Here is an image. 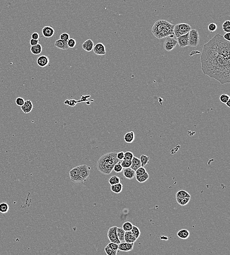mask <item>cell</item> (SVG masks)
Returning a JSON list of instances; mask_svg holds the SVG:
<instances>
[{"label":"cell","mask_w":230,"mask_h":255,"mask_svg":"<svg viewBox=\"0 0 230 255\" xmlns=\"http://www.w3.org/2000/svg\"><path fill=\"white\" fill-rule=\"evenodd\" d=\"M135 139V134L134 132L133 131L127 132L124 137V139L125 142L128 143L133 142Z\"/></svg>","instance_id":"cell-21"},{"label":"cell","mask_w":230,"mask_h":255,"mask_svg":"<svg viewBox=\"0 0 230 255\" xmlns=\"http://www.w3.org/2000/svg\"><path fill=\"white\" fill-rule=\"evenodd\" d=\"M222 29L223 31L225 32L226 33L227 32H230V20H227L226 21H225L222 26Z\"/></svg>","instance_id":"cell-31"},{"label":"cell","mask_w":230,"mask_h":255,"mask_svg":"<svg viewBox=\"0 0 230 255\" xmlns=\"http://www.w3.org/2000/svg\"><path fill=\"white\" fill-rule=\"evenodd\" d=\"M131 231L132 232V234H133V235L135 236V238H137V239L139 238V236L141 235V231L137 226L133 225L132 230Z\"/></svg>","instance_id":"cell-33"},{"label":"cell","mask_w":230,"mask_h":255,"mask_svg":"<svg viewBox=\"0 0 230 255\" xmlns=\"http://www.w3.org/2000/svg\"><path fill=\"white\" fill-rule=\"evenodd\" d=\"M31 37H32V39H35V40H39V34L38 32H34L33 34H32Z\"/></svg>","instance_id":"cell-48"},{"label":"cell","mask_w":230,"mask_h":255,"mask_svg":"<svg viewBox=\"0 0 230 255\" xmlns=\"http://www.w3.org/2000/svg\"><path fill=\"white\" fill-rule=\"evenodd\" d=\"M123 185L121 183L111 185V190L115 193L119 194L121 193L123 190Z\"/></svg>","instance_id":"cell-22"},{"label":"cell","mask_w":230,"mask_h":255,"mask_svg":"<svg viewBox=\"0 0 230 255\" xmlns=\"http://www.w3.org/2000/svg\"><path fill=\"white\" fill-rule=\"evenodd\" d=\"M117 228V227L116 226H113L110 228L107 232V236L109 238V240L111 241V242L119 244L120 241L118 238Z\"/></svg>","instance_id":"cell-7"},{"label":"cell","mask_w":230,"mask_h":255,"mask_svg":"<svg viewBox=\"0 0 230 255\" xmlns=\"http://www.w3.org/2000/svg\"><path fill=\"white\" fill-rule=\"evenodd\" d=\"M141 166L140 159L137 157L134 156L132 160V165L131 166V168L134 170L135 171L137 170Z\"/></svg>","instance_id":"cell-20"},{"label":"cell","mask_w":230,"mask_h":255,"mask_svg":"<svg viewBox=\"0 0 230 255\" xmlns=\"http://www.w3.org/2000/svg\"><path fill=\"white\" fill-rule=\"evenodd\" d=\"M133 227V225L130 222L127 221L125 222L122 225V229L125 230V232L131 231L132 230Z\"/></svg>","instance_id":"cell-32"},{"label":"cell","mask_w":230,"mask_h":255,"mask_svg":"<svg viewBox=\"0 0 230 255\" xmlns=\"http://www.w3.org/2000/svg\"><path fill=\"white\" fill-rule=\"evenodd\" d=\"M123 174L125 178L129 179H133L135 176V171L131 167L123 168Z\"/></svg>","instance_id":"cell-16"},{"label":"cell","mask_w":230,"mask_h":255,"mask_svg":"<svg viewBox=\"0 0 230 255\" xmlns=\"http://www.w3.org/2000/svg\"><path fill=\"white\" fill-rule=\"evenodd\" d=\"M176 197H191V195L186 191L181 190L177 192Z\"/></svg>","instance_id":"cell-34"},{"label":"cell","mask_w":230,"mask_h":255,"mask_svg":"<svg viewBox=\"0 0 230 255\" xmlns=\"http://www.w3.org/2000/svg\"><path fill=\"white\" fill-rule=\"evenodd\" d=\"M139 159H140V160H141V166L144 167V166H146L148 163H149L150 158L149 157L147 156L146 155H142L141 156Z\"/></svg>","instance_id":"cell-28"},{"label":"cell","mask_w":230,"mask_h":255,"mask_svg":"<svg viewBox=\"0 0 230 255\" xmlns=\"http://www.w3.org/2000/svg\"><path fill=\"white\" fill-rule=\"evenodd\" d=\"M220 101L223 103V104H226V102L230 99V97L229 95L226 94H222L220 95Z\"/></svg>","instance_id":"cell-37"},{"label":"cell","mask_w":230,"mask_h":255,"mask_svg":"<svg viewBox=\"0 0 230 255\" xmlns=\"http://www.w3.org/2000/svg\"><path fill=\"white\" fill-rule=\"evenodd\" d=\"M93 52L96 55L103 56L106 54V49L103 43L99 42L97 43L93 48Z\"/></svg>","instance_id":"cell-9"},{"label":"cell","mask_w":230,"mask_h":255,"mask_svg":"<svg viewBox=\"0 0 230 255\" xmlns=\"http://www.w3.org/2000/svg\"><path fill=\"white\" fill-rule=\"evenodd\" d=\"M174 26L167 20H158L152 26V32L155 37L160 39L168 36L174 37Z\"/></svg>","instance_id":"cell-3"},{"label":"cell","mask_w":230,"mask_h":255,"mask_svg":"<svg viewBox=\"0 0 230 255\" xmlns=\"http://www.w3.org/2000/svg\"><path fill=\"white\" fill-rule=\"evenodd\" d=\"M9 205L6 203H2L0 204V213H7L9 210Z\"/></svg>","instance_id":"cell-30"},{"label":"cell","mask_w":230,"mask_h":255,"mask_svg":"<svg viewBox=\"0 0 230 255\" xmlns=\"http://www.w3.org/2000/svg\"><path fill=\"white\" fill-rule=\"evenodd\" d=\"M217 28V26L215 23H210L209 25L208 26V30H209V32H215Z\"/></svg>","instance_id":"cell-42"},{"label":"cell","mask_w":230,"mask_h":255,"mask_svg":"<svg viewBox=\"0 0 230 255\" xmlns=\"http://www.w3.org/2000/svg\"><path fill=\"white\" fill-rule=\"evenodd\" d=\"M67 43L69 48H73L76 45V41L75 39L70 38L67 41Z\"/></svg>","instance_id":"cell-41"},{"label":"cell","mask_w":230,"mask_h":255,"mask_svg":"<svg viewBox=\"0 0 230 255\" xmlns=\"http://www.w3.org/2000/svg\"><path fill=\"white\" fill-rule=\"evenodd\" d=\"M192 30L191 26L187 23H179L175 25L174 27V33L176 37L188 34Z\"/></svg>","instance_id":"cell-4"},{"label":"cell","mask_w":230,"mask_h":255,"mask_svg":"<svg viewBox=\"0 0 230 255\" xmlns=\"http://www.w3.org/2000/svg\"><path fill=\"white\" fill-rule=\"evenodd\" d=\"M134 243L120 242L118 244V250L121 251L129 252L134 248Z\"/></svg>","instance_id":"cell-11"},{"label":"cell","mask_w":230,"mask_h":255,"mask_svg":"<svg viewBox=\"0 0 230 255\" xmlns=\"http://www.w3.org/2000/svg\"><path fill=\"white\" fill-rule=\"evenodd\" d=\"M199 43V34L196 30H191L188 32V46L195 47Z\"/></svg>","instance_id":"cell-5"},{"label":"cell","mask_w":230,"mask_h":255,"mask_svg":"<svg viewBox=\"0 0 230 255\" xmlns=\"http://www.w3.org/2000/svg\"><path fill=\"white\" fill-rule=\"evenodd\" d=\"M67 41H65L61 40L60 39H58L55 41L54 46L60 49L67 50H69V48L67 45Z\"/></svg>","instance_id":"cell-18"},{"label":"cell","mask_w":230,"mask_h":255,"mask_svg":"<svg viewBox=\"0 0 230 255\" xmlns=\"http://www.w3.org/2000/svg\"><path fill=\"white\" fill-rule=\"evenodd\" d=\"M124 157V152L122 151L117 153V158L119 160H123Z\"/></svg>","instance_id":"cell-46"},{"label":"cell","mask_w":230,"mask_h":255,"mask_svg":"<svg viewBox=\"0 0 230 255\" xmlns=\"http://www.w3.org/2000/svg\"><path fill=\"white\" fill-rule=\"evenodd\" d=\"M79 174L84 181L88 178L90 175V168L86 165L78 166Z\"/></svg>","instance_id":"cell-10"},{"label":"cell","mask_w":230,"mask_h":255,"mask_svg":"<svg viewBox=\"0 0 230 255\" xmlns=\"http://www.w3.org/2000/svg\"><path fill=\"white\" fill-rule=\"evenodd\" d=\"M225 104L226 105V106H227L228 107H230V99H229V100L226 102V103Z\"/></svg>","instance_id":"cell-50"},{"label":"cell","mask_w":230,"mask_h":255,"mask_svg":"<svg viewBox=\"0 0 230 255\" xmlns=\"http://www.w3.org/2000/svg\"><path fill=\"white\" fill-rule=\"evenodd\" d=\"M69 38H70V35L67 32H64L60 35V39L62 40L67 41Z\"/></svg>","instance_id":"cell-44"},{"label":"cell","mask_w":230,"mask_h":255,"mask_svg":"<svg viewBox=\"0 0 230 255\" xmlns=\"http://www.w3.org/2000/svg\"><path fill=\"white\" fill-rule=\"evenodd\" d=\"M146 172H147V171H146V170L145 169V168L144 167L141 166V167L139 168L137 170L135 171V175H137V176H141V175H142L144 174Z\"/></svg>","instance_id":"cell-39"},{"label":"cell","mask_w":230,"mask_h":255,"mask_svg":"<svg viewBox=\"0 0 230 255\" xmlns=\"http://www.w3.org/2000/svg\"><path fill=\"white\" fill-rule=\"evenodd\" d=\"M94 46V42L90 39H88L86 41H85L82 44V48L83 49L87 52H91L93 50Z\"/></svg>","instance_id":"cell-17"},{"label":"cell","mask_w":230,"mask_h":255,"mask_svg":"<svg viewBox=\"0 0 230 255\" xmlns=\"http://www.w3.org/2000/svg\"><path fill=\"white\" fill-rule=\"evenodd\" d=\"M34 107L32 101L30 100L25 101L23 106H21V110L25 114H28L30 113Z\"/></svg>","instance_id":"cell-13"},{"label":"cell","mask_w":230,"mask_h":255,"mask_svg":"<svg viewBox=\"0 0 230 255\" xmlns=\"http://www.w3.org/2000/svg\"><path fill=\"white\" fill-rule=\"evenodd\" d=\"M25 100L23 98H22V97H18L15 100V103H16V105L18 106L21 107V106H23V105H24V103H25Z\"/></svg>","instance_id":"cell-43"},{"label":"cell","mask_w":230,"mask_h":255,"mask_svg":"<svg viewBox=\"0 0 230 255\" xmlns=\"http://www.w3.org/2000/svg\"><path fill=\"white\" fill-rule=\"evenodd\" d=\"M177 44V41L174 38V37L168 36L166 37L164 43L163 47L167 52H170L174 49Z\"/></svg>","instance_id":"cell-8"},{"label":"cell","mask_w":230,"mask_h":255,"mask_svg":"<svg viewBox=\"0 0 230 255\" xmlns=\"http://www.w3.org/2000/svg\"><path fill=\"white\" fill-rule=\"evenodd\" d=\"M178 203L182 206H184L188 204L191 197H176Z\"/></svg>","instance_id":"cell-25"},{"label":"cell","mask_w":230,"mask_h":255,"mask_svg":"<svg viewBox=\"0 0 230 255\" xmlns=\"http://www.w3.org/2000/svg\"><path fill=\"white\" fill-rule=\"evenodd\" d=\"M39 42V40H35V39L32 38L30 40V45H31V46H34V45H37V44H38Z\"/></svg>","instance_id":"cell-47"},{"label":"cell","mask_w":230,"mask_h":255,"mask_svg":"<svg viewBox=\"0 0 230 255\" xmlns=\"http://www.w3.org/2000/svg\"><path fill=\"white\" fill-rule=\"evenodd\" d=\"M230 32H227V33H226L224 35H223V37L225 39V40H226L227 41H230Z\"/></svg>","instance_id":"cell-49"},{"label":"cell","mask_w":230,"mask_h":255,"mask_svg":"<svg viewBox=\"0 0 230 255\" xmlns=\"http://www.w3.org/2000/svg\"><path fill=\"white\" fill-rule=\"evenodd\" d=\"M117 153L115 152L107 153L101 157L97 164V169L99 172L107 175L111 174L114 166L121 162L117 158Z\"/></svg>","instance_id":"cell-2"},{"label":"cell","mask_w":230,"mask_h":255,"mask_svg":"<svg viewBox=\"0 0 230 255\" xmlns=\"http://www.w3.org/2000/svg\"><path fill=\"white\" fill-rule=\"evenodd\" d=\"M107 245L109 247H111V249H113V250L117 252V250H118V244L113 242H111Z\"/></svg>","instance_id":"cell-45"},{"label":"cell","mask_w":230,"mask_h":255,"mask_svg":"<svg viewBox=\"0 0 230 255\" xmlns=\"http://www.w3.org/2000/svg\"><path fill=\"white\" fill-rule=\"evenodd\" d=\"M135 179L137 180V181L139 183H144L149 178V175L146 172L144 174L141 175V176H137L135 175Z\"/></svg>","instance_id":"cell-26"},{"label":"cell","mask_w":230,"mask_h":255,"mask_svg":"<svg viewBox=\"0 0 230 255\" xmlns=\"http://www.w3.org/2000/svg\"><path fill=\"white\" fill-rule=\"evenodd\" d=\"M177 38V43L180 47H186L188 46V33L180 36Z\"/></svg>","instance_id":"cell-12"},{"label":"cell","mask_w":230,"mask_h":255,"mask_svg":"<svg viewBox=\"0 0 230 255\" xmlns=\"http://www.w3.org/2000/svg\"><path fill=\"white\" fill-rule=\"evenodd\" d=\"M230 42L216 34L203 48L200 62L205 75L221 84L230 83Z\"/></svg>","instance_id":"cell-1"},{"label":"cell","mask_w":230,"mask_h":255,"mask_svg":"<svg viewBox=\"0 0 230 255\" xmlns=\"http://www.w3.org/2000/svg\"><path fill=\"white\" fill-rule=\"evenodd\" d=\"M123 167L122 166L121 164H120V162H119V163L116 164L114 166L113 168V170L115 172L117 173L121 172L123 171Z\"/></svg>","instance_id":"cell-36"},{"label":"cell","mask_w":230,"mask_h":255,"mask_svg":"<svg viewBox=\"0 0 230 255\" xmlns=\"http://www.w3.org/2000/svg\"><path fill=\"white\" fill-rule=\"evenodd\" d=\"M137 238L132 234L131 231L125 232L124 235V241L126 242L135 243L137 241Z\"/></svg>","instance_id":"cell-19"},{"label":"cell","mask_w":230,"mask_h":255,"mask_svg":"<svg viewBox=\"0 0 230 255\" xmlns=\"http://www.w3.org/2000/svg\"><path fill=\"white\" fill-rule=\"evenodd\" d=\"M177 236L181 239H186L190 236V232L188 230L182 229L177 232Z\"/></svg>","instance_id":"cell-24"},{"label":"cell","mask_w":230,"mask_h":255,"mask_svg":"<svg viewBox=\"0 0 230 255\" xmlns=\"http://www.w3.org/2000/svg\"><path fill=\"white\" fill-rule=\"evenodd\" d=\"M69 176L71 181L74 183H82L84 181L80 175L78 166L74 167L69 171Z\"/></svg>","instance_id":"cell-6"},{"label":"cell","mask_w":230,"mask_h":255,"mask_svg":"<svg viewBox=\"0 0 230 255\" xmlns=\"http://www.w3.org/2000/svg\"><path fill=\"white\" fill-rule=\"evenodd\" d=\"M121 164L122 166L123 167V168H129V167H131V166L132 165V160H123Z\"/></svg>","instance_id":"cell-40"},{"label":"cell","mask_w":230,"mask_h":255,"mask_svg":"<svg viewBox=\"0 0 230 255\" xmlns=\"http://www.w3.org/2000/svg\"><path fill=\"white\" fill-rule=\"evenodd\" d=\"M42 33L44 37L46 38H51L54 34V30L51 26H45L42 28Z\"/></svg>","instance_id":"cell-14"},{"label":"cell","mask_w":230,"mask_h":255,"mask_svg":"<svg viewBox=\"0 0 230 255\" xmlns=\"http://www.w3.org/2000/svg\"><path fill=\"white\" fill-rule=\"evenodd\" d=\"M134 156V154L132 152L130 151H127L124 153V157L123 160H132Z\"/></svg>","instance_id":"cell-38"},{"label":"cell","mask_w":230,"mask_h":255,"mask_svg":"<svg viewBox=\"0 0 230 255\" xmlns=\"http://www.w3.org/2000/svg\"><path fill=\"white\" fill-rule=\"evenodd\" d=\"M109 183L111 185H115L118 183H120V179L118 176L113 175L109 179Z\"/></svg>","instance_id":"cell-29"},{"label":"cell","mask_w":230,"mask_h":255,"mask_svg":"<svg viewBox=\"0 0 230 255\" xmlns=\"http://www.w3.org/2000/svg\"><path fill=\"white\" fill-rule=\"evenodd\" d=\"M42 51V46L39 43L34 46H31V47H30V52L33 55H39L41 53Z\"/></svg>","instance_id":"cell-23"},{"label":"cell","mask_w":230,"mask_h":255,"mask_svg":"<svg viewBox=\"0 0 230 255\" xmlns=\"http://www.w3.org/2000/svg\"><path fill=\"white\" fill-rule=\"evenodd\" d=\"M125 231L122 228L117 227V234L118 238L120 241V242L124 241V235H125Z\"/></svg>","instance_id":"cell-27"},{"label":"cell","mask_w":230,"mask_h":255,"mask_svg":"<svg viewBox=\"0 0 230 255\" xmlns=\"http://www.w3.org/2000/svg\"><path fill=\"white\" fill-rule=\"evenodd\" d=\"M105 253L107 255H116L117 254V252L113 250V249H111V247L108 246L107 245L105 247Z\"/></svg>","instance_id":"cell-35"},{"label":"cell","mask_w":230,"mask_h":255,"mask_svg":"<svg viewBox=\"0 0 230 255\" xmlns=\"http://www.w3.org/2000/svg\"><path fill=\"white\" fill-rule=\"evenodd\" d=\"M49 64V58L45 55H42L38 57L37 60V64L41 67H46Z\"/></svg>","instance_id":"cell-15"}]
</instances>
